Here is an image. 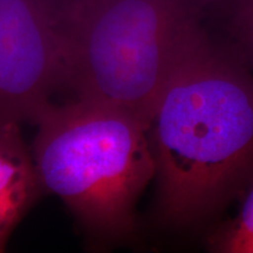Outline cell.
Returning <instances> with one entry per match:
<instances>
[{
  "instance_id": "1",
  "label": "cell",
  "mask_w": 253,
  "mask_h": 253,
  "mask_svg": "<svg viewBox=\"0 0 253 253\" xmlns=\"http://www.w3.org/2000/svg\"><path fill=\"white\" fill-rule=\"evenodd\" d=\"M158 219L188 227L239 198L253 177V74L205 31L170 78L149 126Z\"/></svg>"
},
{
  "instance_id": "2",
  "label": "cell",
  "mask_w": 253,
  "mask_h": 253,
  "mask_svg": "<svg viewBox=\"0 0 253 253\" xmlns=\"http://www.w3.org/2000/svg\"><path fill=\"white\" fill-rule=\"evenodd\" d=\"M218 0H78L55 12L62 84L77 100L129 110L150 126L170 78Z\"/></svg>"
},
{
  "instance_id": "3",
  "label": "cell",
  "mask_w": 253,
  "mask_h": 253,
  "mask_svg": "<svg viewBox=\"0 0 253 253\" xmlns=\"http://www.w3.org/2000/svg\"><path fill=\"white\" fill-rule=\"evenodd\" d=\"M34 123L32 155L43 192L61 199L90 242H128L137 231L138 199L156 172L149 125L86 100L49 103Z\"/></svg>"
},
{
  "instance_id": "4",
  "label": "cell",
  "mask_w": 253,
  "mask_h": 253,
  "mask_svg": "<svg viewBox=\"0 0 253 253\" xmlns=\"http://www.w3.org/2000/svg\"><path fill=\"white\" fill-rule=\"evenodd\" d=\"M61 84V39L48 0H0V128L36 121Z\"/></svg>"
},
{
  "instance_id": "5",
  "label": "cell",
  "mask_w": 253,
  "mask_h": 253,
  "mask_svg": "<svg viewBox=\"0 0 253 253\" xmlns=\"http://www.w3.org/2000/svg\"><path fill=\"white\" fill-rule=\"evenodd\" d=\"M42 194L33 155L19 125L0 128V253Z\"/></svg>"
},
{
  "instance_id": "6",
  "label": "cell",
  "mask_w": 253,
  "mask_h": 253,
  "mask_svg": "<svg viewBox=\"0 0 253 253\" xmlns=\"http://www.w3.org/2000/svg\"><path fill=\"white\" fill-rule=\"evenodd\" d=\"M242 204L232 219L221 223L207 237L210 251L253 253V177L243 194Z\"/></svg>"
},
{
  "instance_id": "7",
  "label": "cell",
  "mask_w": 253,
  "mask_h": 253,
  "mask_svg": "<svg viewBox=\"0 0 253 253\" xmlns=\"http://www.w3.org/2000/svg\"><path fill=\"white\" fill-rule=\"evenodd\" d=\"M232 31L243 56L253 63V8L235 6Z\"/></svg>"
},
{
  "instance_id": "8",
  "label": "cell",
  "mask_w": 253,
  "mask_h": 253,
  "mask_svg": "<svg viewBox=\"0 0 253 253\" xmlns=\"http://www.w3.org/2000/svg\"><path fill=\"white\" fill-rule=\"evenodd\" d=\"M75 1H78V0H48L50 6H52V8L54 9V13L56 11H59L60 8L65 7V6L67 5H71Z\"/></svg>"
},
{
  "instance_id": "9",
  "label": "cell",
  "mask_w": 253,
  "mask_h": 253,
  "mask_svg": "<svg viewBox=\"0 0 253 253\" xmlns=\"http://www.w3.org/2000/svg\"><path fill=\"white\" fill-rule=\"evenodd\" d=\"M235 6H245V7L253 8V0H233Z\"/></svg>"
}]
</instances>
